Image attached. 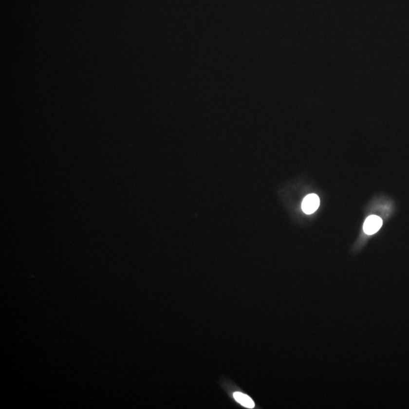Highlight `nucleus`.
<instances>
[{
    "label": "nucleus",
    "mask_w": 409,
    "mask_h": 409,
    "mask_svg": "<svg viewBox=\"0 0 409 409\" xmlns=\"http://www.w3.org/2000/svg\"><path fill=\"white\" fill-rule=\"evenodd\" d=\"M320 205V199L316 194H309L302 201V211L307 215L313 214Z\"/></svg>",
    "instance_id": "1"
},
{
    "label": "nucleus",
    "mask_w": 409,
    "mask_h": 409,
    "mask_svg": "<svg viewBox=\"0 0 409 409\" xmlns=\"http://www.w3.org/2000/svg\"><path fill=\"white\" fill-rule=\"evenodd\" d=\"M234 397L237 402L242 405L244 407L248 409H253L255 407V403L249 395L242 393V392H237L234 394Z\"/></svg>",
    "instance_id": "3"
},
{
    "label": "nucleus",
    "mask_w": 409,
    "mask_h": 409,
    "mask_svg": "<svg viewBox=\"0 0 409 409\" xmlns=\"http://www.w3.org/2000/svg\"><path fill=\"white\" fill-rule=\"evenodd\" d=\"M383 224V221L380 217L372 215L368 217L364 223L363 229L365 234L372 235L377 233Z\"/></svg>",
    "instance_id": "2"
}]
</instances>
